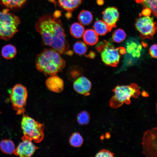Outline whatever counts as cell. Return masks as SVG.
<instances>
[{"label": "cell", "instance_id": "13", "mask_svg": "<svg viewBox=\"0 0 157 157\" xmlns=\"http://www.w3.org/2000/svg\"><path fill=\"white\" fill-rule=\"evenodd\" d=\"M92 87L90 81L87 78L80 76L75 80L73 83V88L78 94L85 96L90 94Z\"/></svg>", "mask_w": 157, "mask_h": 157}, {"label": "cell", "instance_id": "31", "mask_svg": "<svg viewBox=\"0 0 157 157\" xmlns=\"http://www.w3.org/2000/svg\"><path fill=\"white\" fill-rule=\"evenodd\" d=\"M151 12V10L149 8H146L143 10L141 14L144 16H149Z\"/></svg>", "mask_w": 157, "mask_h": 157}, {"label": "cell", "instance_id": "28", "mask_svg": "<svg viewBox=\"0 0 157 157\" xmlns=\"http://www.w3.org/2000/svg\"><path fill=\"white\" fill-rule=\"evenodd\" d=\"M90 115L86 111H82L77 116V121L81 125L88 124L90 122Z\"/></svg>", "mask_w": 157, "mask_h": 157}, {"label": "cell", "instance_id": "11", "mask_svg": "<svg viewBox=\"0 0 157 157\" xmlns=\"http://www.w3.org/2000/svg\"><path fill=\"white\" fill-rule=\"evenodd\" d=\"M22 142L15 149L13 153L21 157L31 156L38 148L34 145L31 141L22 137Z\"/></svg>", "mask_w": 157, "mask_h": 157}, {"label": "cell", "instance_id": "27", "mask_svg": "<svg viewBox=\"0 0 157 157\" xmlns=\"http://www.w3.org/2000/svg\"><path fill=\"white\" fill-rule=\"evenodd\" d=\"M126 36V34L122 29H118L113 33L112 35V39L116 43H120L123 41Z\"/></svg>", "mask_w": 157, "mask_h": 157}, {"label": "cell", "instance_id": "35", "mask_svg": "<svg viewBox=\"0 0 157 157\" xmlns=\"http://www.w3.org/2000/svg\"><path fill=\"white\" fill-rule=\"evenodd\" d=\"M94 53L93 52H91L90 53H89L87 56L88 57H89L92 58L93 57H94Z\"/></svg>", "mask_w": 157, "mask_h": 157}, {"label": "cell", "instance_id": "34", "mask_svg": "<svg viewBox=\"0 0 157 157\" xmlns=\"http://www.w3.org/2000/svg\"><path fill=\"white\" fill-rule=\"evenodd\" d=\"M97 3L99 5H102L104 3V0H97Z\"/></svg>", "mask_w": 157, "mask_h": 157}, {"label": "cell", "instance_id": "4", "mask_svg": "<svg viewBox=\"0 0 157 157\" xmlns=\"http://www.w3.org/2000/svg\"><path fill=\"white\" fill-rule=\"evenodd\" d=\"M10 10L4 8L0 10V39L6 41L10 40L18 31L21 23L19 17Z\"/></svg>", "mask_w": 157, "mask_h": 157}, {"label": "cell", "instance_id": "30", "mask_svg": "<svg viewBox=\"0 0 157 157\" xmlns=\"http://www.w3.org/2000/svg\"><path fill=\"white\" fill-rule=\"evenodd\" d=\"M157 47L156 44L152 45L149 49V53L151 56L154 58H156L157 57Z\"/></svg>", "mask_w": 157, "mask_h": 157}, {"label": "cell", "instance_id": "10", "mask_svg": "<svg viewBox=\"0 0 157 157\" xmlns=\"http://www.w3.org/2000/svg\"><path fill=\"white\" fill-rule=\"evenodd\" d=\"M142 45L136 38H130L126 41L125 45L126 53L124 64L126 65L132 64L141 56Z\"/></svg>", "mask_w": 157, "mask_h": 157}, {"label": "cell", "instance_id": "2", "mask_svg": "<svg viewBox=\"0 0 157 157\" xmlns=\"http://www.w3.org/2000/svg\"><path fill=\"white\" fill-rule=\"evenodd\" d=\"M65 62L59 53L55 49H46L36 58L35 67L46 76L56 75L65 66Z\"/></svg>", "mask_w": 157, "mask_h": 157}, {"label": "cell", "instance_id": "14", "mask_svg": "<svg viewBox=\"0 0 157 157\" xmlns=\"http://www.w3.org/2000/svg\"><path fill=\"white\" fill-rule=\"evenodd\" d=\"M48 89L52 92L60 93L64 88V82L60 78L56 75L50 76L45 81Z\"/></svg>", "mask_w": 157, "mask_h": 157}, {"label": "cell", "instance_id": "17", "mask_svg": "<svg viewBox=\"0 0 157 157\" xmlns=\"http://www.w3.org/2000/svg\"><path fill=\"white\" fill-rule=\"evenodd\" d=\"M98 35L92 29L85 30L83 35V39L86 44L90 46L95 44L99 40Z\"/></svg>", "mask_w": 157, "mask_h": 157}, {"label": "cell", "instance_id": "33", "mask_svg": "<svg viewBox=\"0 0 157 157\" xmlns=\"http://www.w3.org/2000/svg\"><path fill=\"white\" fill-rule=\"evenodd\" d=\"M65 16L68 19H69L72 17V12L67 11L65 14Z\"/></svg>", "mask_w": 157, "mask_h": 157}, {"label": "cell", "instance_id": "9", "mask_svg": "<svg viewBox=\"0 0 157 157\" xmlns=\"http://www.w3.org/2000/svg\"><path fill=\"white\" fill-rule=\"evenodd\" d=\"M157 129L154 127L144 133L142 144V153L148 157H156Z\"/></svg>", "mask_w": 157, "mask_h": 157}, {"label": "cell", "instance_id": "23", "mask_svg": "<svg viewBox=\"0 0 157 157\" xmlns=\"http://www.w3.org/2000/svg\"><path fill=\"white\" fill-rule=\"evenodd\" d=\"M83 74V70L80 67L76 66H73L69 69L67 76L69 80L74 81L82 75Z\"/></svg>", "mask_w": 157, "mask_h": 157}, {"label": "cell", "instance_id": "19", "mask_svg": "<svg viewBox=\"0 0 157 157\" xmlns=\"http://www.w3.org/2000/svg\"><path fill=\"white\" fill-rule=\"evenodd\" d=\"M15 145L13 141L9 139H5L0 142V150L4 153L10 154L15 149Z\"/></svg>", "mask_w": 157, "mask_h": 157}, {"label": "cell", "instance_id": "36", "mask_svg": "<svg viewBox=\"0 0 157 157\" xmlns=\"http://www.w3.org/2000/svg\"><path fill=\"white\" fill-rule=\"evenodd\" d=\"M49 1L53 3L56 6V0H48Z\"/></svg>", "mask_w": 157, "mask_h": 157}, {"label": "cell", "instance_id": "22", "mask_svg": "<svg viewBox=\"0 0 157 157\" xmlns=\"http://www.w3.org/2000/svg\"><path fill=\"white\" fill-rule=\"evenodd\" d=\"M78 19L80 24L84 25L90 24L93 20V15L89 11L83 10L78 16Z\"/></svg>", "mask_w": 157, "mask_h": 157}, {"label": "cell", "instance_id": "21", "mask_svg": "<svg viewBox=\"0 0 157 157\" xmlns=\"http://www.w3.org/2000/svg\"><path fill=\"white\" fill-rule=\"evenodd\" d=\"M84 30V28L83 25L77 22L73 24L70 28V32L71 35L76 38H81L83 35Z\"/></svg>", "mask_w": 157, "mask_h": 157}, {"label": "cell", "instance_id": "1", "mask_svg": "<svg viewBox=\"0 0 157 157\" xmlns=\"http://www.w3.org/2000/svg\"><path fill=\"white\" fill-rule=\"evenodd\" d=\"M35 28L41 35L44 45L51 47L61 54L73 55L59 19L49 14L43 15L36 22Z\"/></svg>", "mask_w": 157, "mask_h": 157}, {"label": "cell", "instance_id": "15", "mask_svg": "<svg viewBox=\"0 0 157 157\" xmlns=\"http://www.w3.org/2000/svg\"><path fill=\"white\" fill-rule=\"evenodd\" d=\"M27 0H0V5L5 8L18 9L22 8Z\"/></svg>", "mask_w": 157, "mask_h": 157}, {"label": "cell", "instance_id": "16", "mask_svg": "<svg viewBox=\"0 0 157 157\" xmlns=\"http://www.w3.org/2000/svg\"><path fill=\"white\" fill-rule=\"evenodd\" d=\"M83 0H58L59 6L67 11H71L77 8Z\"/></svg>", "mask_w": 157, "mask_h": 157}, {"label": "cell", "instance_id": "18", "mask_svg": "<svg viewBox=\"0 0 157 157\" xmlns=\"http://www.w3.org/2000/svg\"><path fill=\"white\" fill-rule=\"evenodd\" d=\"M17 53L16 47L11 44H7L4 46L1 51L2 56L5 59H10L14 58Z\"/></svg>", "mask_w": 157, "mask_h": 157}, {"label": "cell", "instance_id": "26", "mask_svg": "<svg viewBox=\"0 0 157 157\" xmlns=\"http://www.w3.org/2000/svg\"><path fill=\"white\" fill-rule=\"evenodd\" d=\"M88 50L87 46L85 43L82 41L76 42L73 46V50L77 55H82L84 54Z\"/></svg>", "mask_w": 157, "mask_h": 157}, {"label": "cell", "instance_id": "5", "mask_svg": "<svg viewBox=\"0 0 157 157\" xmlns=\"http://www.w3.org/2000/svg\"><path fill=\"white\" fill-rule=\"evenodd\" d=\"M24 136L22 137L35 142L39 143L44 137V125L32 118L24 115L21 122Z\"/></svg>", "mask_w": 157, "mask_h": 157}, {"label": "cell", "instance_id": "29", "mask_svg": "<svg viewBox=\"0 0 157 157\" xmlns=\"http://www.w3.org/2000/svg\"><path fill=\"white\" fill-rule=\"evenodd\" d=\"M114 154L111 151L106 149H102L98 152L94 156L95 157H113Z\"/></svg>", "mask_w": 157, "mask_h": 157}, {"label": "cell", "instance_id": "8", "mask_svg": "<svg viewBox=\"0 0 157 157\" xmlns=\"http://www.w3.org/2000/svg\"><path fill=\"white\" fill-rule=\"evenodd\" d=\"M136 29L140 32L142 39H152L156 32L157 24L154 22L152 17L145 16L136 19L135 23Z\"/></svg>", "mask_w": 157, "mask_h": 157}, {"label": "cell", "instance_id": "32", "mask_svg": "<svg viewBox=\"0 0 157 157\" xmlns=\"http://www.w3.org/2000/svg\"><path fill=\"white\" fill-rule=\"evenodd\" d=\"M61 15V12L59 10H56L53 13V16L56 18H58Z\"/></svg>", "mask_w": 157, "mask_h": 157}, {"label": "cell", "instance_id": "7", "mask_svg": "<svg viewBox=\"0 0 157 157\" xmlns=\"http://www.w3.org/2000/svg\"><path fill=\"white\" fill-rule=\"evenodd\" d=\"M27 96V89L22 84H16L12 88L10 99L13 108L17 115H21L25 112Z\"/></svg>", "mask_w": 157, "mask_h": 157}, {"label": "cell", "instance_id": "25", "mask_svg": "<svg viewBox=\"0 0 157 157\" xmlns=\"http://www.w3.org/2000/svg\"><path fill=\"white\" fill-rule=\"evenodd\" d=\"M83 139L79 133L75 132L71 136L69 142L70 145L75 147H81L83 143Z\"/></svg>", "mask_w": 157, "mask_h": 157}, {"label": "cell", "instance_id": "12", "mask_svg": "<svg viewBox=\"0 0 157 157\" xmlns=\"http://www.w3.org/2000/svg\"><path fill=\"white\" fill-rule=\"evenodd\" d=\"M103 19L111 31L116 27V24L119 20V13L118 9L114 7H108L102 13Z\"/></svg>", "mask_w": 157, "mask_h": 157}, {"label": "cell", "instance_id": "6", "mask_svg": "<svg viewBox=\"0 0 157 157\" xmlns=\"http://www.w3.org/2000/svg\"><path fill=\"white\" fill-rule=\"evenodd\" d=\"M96 48L101 53L102 61L106 65L113 67L117 66L121 56L126 53L124 47L115 48L111 42L105 40L99 43Z\"/></svg>", "mask_w": 157, "mask_h": 157}, {"label": "cell", "instance_id": "20", "mask_svg": "<svg viewBox=\"0 0 157 157\" xmlns=\"http://www.w3.org/2000/svg\"><path fill=\"white\" fill-rule=\"evenodd\" d=\"M94 31L99 35H104L110 31L108 26L104 21L101 20H97L94 24Z\"/></svg>", "mask_w": 157, "mask_h": 157}, {"label": "cell", "instance_id": "24", "mask_svg": "<svg viewBox=\"0 0 157 157\" xmlns=\"http://www.w3.org/2000/svg\"><path fill=\"white\" fill-rule=\"evenodd\" d=\"M136 2L142 4L145 8H149L153 14L157 17V0H135Z\"/></svg>", "mask_w": 157, "mask_h": 157}, {"label": "cell", "instance_id": "3", "mask_svg": "<svg viewBox=\"0 0 157 157\" xmlns=\"http://www.w3.org/2000/svg\"><path fill=\"white\" fill-rule=\"evenodd\" d=\"M113 95L109 102V105L113 108H117L124 104L129 105L131 97L137 98L140 94L138 86L132 83L129 85H117L113 90Z\"/></svg>", "mask_w": 157, "mask_h": 157}]
</instances>
